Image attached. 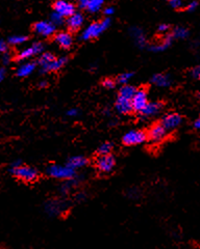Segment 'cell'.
<instances>
[{
    "mask_svg": "<svg viewBox=\"0 0 200 249\" xmlns=\"http://www.w3.org/2000/svg\"><path fill=\"white\" fill-rule=\"evenodd\" d=\"M112 24V21L110 18H105L99 22H94V23L90 24L87 28L83 31L81 39L83 41H89L92 39L98 38L100 34H102L106 29H108Z\"/></svg>",
    "mask_w": 200,
    "mask_h": 249,
    "instance_id": "obj_1",
    "label": "cell"
},
{
    "mask_svg": "<svg viewBox=\"0 0 200 249\" xmlns=\"http://www.w3.org/2000/svg\"><path fill=\"white\" fill-rule=\"evenodd\" d=\"M47 172L50 177L61 180H71L75 175V170L69 165H51L48 167Z\"/></svg>",
    "mask_w": 200,
    "mask_h": 249,
    "instance_id": "obj_2",
    "label": "cell"
},
{
    "mask_svg": "<svg viewBox=\"0 0 200 249\" xmlns=\"http://www.w3.org/2000/svg\"><path fill=\"white\" fill-rule=\"evenodd\" d=\"M11 171L15 177L25 182H33L38 178V171L30 166L19 165L16 167H11Z\"/></svg>",
    "mask_w": 200,
    "mask_h": 249,
    "instance_id": "obj_3",
    "label": "cell"
},
{
    "mask_svg": "<svg viewBox=\"0 0 200 249\" xmlns=\"http://www.w3.org/2000/svg\"><path fill=\"white\" fill-rule=\"evenodd\" d=\"M43 51H44V45H43L41 42L33 43V45L28 46L20 51L17 55V61L30 60V58H32L35 55H39L40 53L43 52Z\"/></svg>",
    "mask_w": 200,
    "mask_h": 249,
    "instance_id": "obj_4",
    "label": "cell"
},
{
    "mask_svg": "<svg viewBox=\"0 0 200 249\" xmlns=\"http://www.w3.org/2000/svg\"><path fill=\"white\" fill-rule=\"evenodd\" d=\"M53 11L60 14L64 18H68L76 12L75 5L66 0H56L53 3Z\"/></svg>",
    "mask_w": 200,
    "mask_h": 249,
    "instance_id": "obj_5",
    "label": "cell"
},
{
    "mask_svg": "<svg viewBox=\"0 0 200 249\" xmlns=\"http://www.w3.org/2000/svg\"><path fill=\"white\" fill-rule=\"evenodd\" d=\"M56 26L50 21H39L33 25V31L34 32L44 36V38H48V36H51L55 32Z\"/></svg>",
    "mask_w": 200,
    "mask_h": 249,
    "instance_id": "obj_6",
    "label": "cell"
},
{
    "mask_svg": "<svg viewBox=\"0 0 200 249\" xmlns=\"http://www.w3.org/2000/svg\"><path fill=\"white\" fill-rule=\"evenodd\" d=\"M148 103V97H147V92L144 89L135 90V93L132 99V105H133V110L140 112L143 108L146 106Z\"/></svg>",
    "mask_w": 200,
    "mask_h": 249,
    "instance_id": "obj_7",
    "label": "cell"
},
{
    "mask_svg": "<svg viewBox=\"0 0 200 249\" xmlns=\"http://www.w3.org/2000/svg\"><path fill=\"white\" fill-rule=\"evenodd\" d=\"M146 134L144 132L139 130H133L127 132V133L123 136V143L126 145H135L141 144L146 140Z\"/></svg>",
    "mask_w": 200,
    "mask_h": 249,
    "instance_id": "obj_8",
    "label": "cell"
},
{
    "mask_svg": "<svg viewBox=\"0 0 200 249\" xmlns=\"http://www.w3.org/2000/svg\"><path fill=\"white\" fill-rule=\"evenodd\" d=\"M96 165L99 171L108 173L111 172L113 168L115 167V159L110 154H108V155H101L97 159Z\"/></svg>",
    "mask_w": 200,
    "mask_h": 249,
    "instance_id": "obj_9",
    "label": "cell"
},
{
    "mask_svg": "<svg viewBox=\"0 0 200 249\" xmlns=\"http://www.w3.org/2000/svg\"><path fill=\"white\" fill-rule=\"evenodd\" d=\"M182 122H183L182 116L178 113L172 112V113H168L164 116L161 124L167 131H170V130H174L177 127H180Z\"/></svg>",
    "mask_w": 200,
    "mask_h": 249,
    "instance_id": "obj_10",
    "label": "cell"
},
{
    "mask_svg": "<svg viewBox=\"0 0 200 249\" xmlns=\"http://www.w3.org/2000/svg\"><path fill=\"white\" fill-rule=\"evenodd\" d=\"M167 135V130L163 127L162 124H156L149 129L147 137L152 142H161Z\"/></svg>",
    "mask_w": 200,
    "mask_h": 249,
    "instance_id": "obj_11",
    "label": "cell"
},
{
    "mask_svg": "<svg viewBox=\"0 0 200 249\" xmlns=\"http://www.w3.org/2000/svg\"><path fill=\"white\" fill-rule=\"evenodd\" d=\"M81 9H83L91 14H95L101 10L104 0H77Z\"/></svg>",
    "mask_w": 200,
    "mask_h": 249,
    "instance_id": "obj_12",
    "label": "cell"
},
{
    "mask_svg": "<svg viewBox=\"0 0 200 249\" xmlns=\"http://www.w3.org/2000/svg\"><path fill=\"white\" fill-rule=\"evenodd\" d=\"M162 108H163V105L160 103V102H150V103L148 102L146 106L140 111V114L144 119H149L151 118V116L159 114L162 110Z\"/></svg>",
    "mask_w": 200,
    "mask_h": 249,
    "instance_id": "obj_13",
    "label": "cell"
},
{
    "mask_svg": "<svg viewBox=\"0 0 200 249\" xmlns=\"http://www.w3.org/2000/svg\"><path fill=\"white\" fill-rule=\"evenodd\" d=\"M54 40L56 44H58V45L63 49H69L73 44L72 34L67 31H62L56 33Z\"/></svg>",
    "mask_w": 200,
    "mask_h": 249,
    "instance_id": "obj_14",
    "label": "cell"
},
{
    "mask_svg": "<svg viewBox=\"0 0 200 249\" xmlns=\"http://www.w3.org/2000/svg\"><path fill=\"white\" fill-rule=\"evenodd\" d=\"M116 109L119 113H122V114L130 113L133 110L132 99L118 94V98L116 101Z\"/></svg>",
    "mask_w": 200,
    "mask_h": 249,
    "instance_id": "obj_15",
    "label": "cell"
},
{
    "mask_svg": "<svg viewBox=\"0 0 200 249\" xmlns=\"http://www.w3.org/2000/svg\"><path fill=\"white\" fill-rule=\"evenodd\" d=\"M83 16L81 13H74L67 18V25L71 31H77L83 24Z\"/></svg>",
    "mask_w": 200,
    "mask_h": 249,
    "instance_id": "obj_16",
    "label": "cell"
},
{
    "mask_svg": "<svg viewBox=\"0 0 200 249\" xmlns=\"http://www.w3.org/2000/svg\"><path fill=\"white\" fill-rule=\"evenodd\" d=\"M130 34L132 38L133 39L134 43L137 44V45L140 47V48H144L146 46V36H145V33L144 31H143V29L140 28V27H132L130 29Z\"/></svg>",
    "mask_w": 200,
    "mask_h": 249,
    "instance_id": "obj_17",
    "label": "cell"
},
{
    "mask_svg": "<svg viewBox=\"0 0 200 249\" xmlns=\"http://www.w3.org/2000/svg\"><path fill=\"white\" fill-rule=\"evenodd\" d=\"M55 60V56L50 53V52H45L42 53V55L39 57L38 64L40 67V70L42 73H48L49 65L51 64V62Z\"/></svg>",
    "mask_w": 200,
    "mask_h": 249,
    "instance_id": "obj_18",
    "label": "cell"
},
{
    "mask_svg": "<svg viewBox=\"0 0 200 249\" xmlns=\"http://www.w3.org/2000/svg\"><path fill=\"white\" fill-rule=\"evenodd\" d=\"M172 41H173L172 35L168 34L161 42L156 43V44H153V45L150 46L149 49L151 50L152 52H162V51L167 50L171 46V44H172Z\"/></svg>",
    "mask_w": 200,
    "mask_h": 249,
    "instance_id": "obj_19",
    "label": "cell"
},
{
    "mask_svg": "<svg viewBox=\"0 0 200 249\" xmlns=\"http://www.w3.org/2000/svg\"><path fill=\"white\" fill-rule=\"evenodd\" d=\"M35 69V63L32 62H26L24 63H22L21 65H19L16 73L17 76L19 77H27L30 76L31 74H33V72Z\"/></svg>",
    "mask_w": 200,
    "mask_h": 249,
    "instance_id": "obj_20",
    "label": "cell"
},
{
    "mask_svg": "<svg viewBox=\"0 0 200 249\" xmlns=\"http://www.w3.org/2000/svg\"><path fill=\"white\" fill-rule=\"evenodd\" d=\"M151 82L159 87H168L171 85V78L166 74H155L151 78Z\"/></svg>",
    "mask_w": 200,
    "mask_h": 249,
    "instance_id": "obj_21",
    "label": "cell"
},
{
    "mask_svg": "<svg viewBox=\"0 0 200 249\" xmlns=\"http://www.w3.org/2000/svg\"><path fill=\"white\" fill-rule=\"evenodd\" d=\"M87 163H88L87 158H84L83 156H74L69 159L67 165H69L71 168H73V170H77V168H81V167H83L84 165H87Z\"/></svg>",
    "mask_w": 200,
    "mask_h": 249,
    "instance_id": "obj_22",
    "label": "cell"
},
{
    "mask_svg": "<svg viewBox=\"0 0 200 249\" xmlns=\"http://www.w3.org/2000/svg\"><path fill=\"white\" fill-rule=\"evenodd\" d=\"M171 35H172L173 39H177V40H183V39H187L189 36V31L185 27H175L173 29L172 33H171Z\"/></svg>",
    "mask_w": 200,
    "mask_h": 249,
    "instance_id": "obj_23",
    "label": "cell"
},
{
    "mask_svg": "<svg viewBox=\"0 0 200 249\" xmlns=\"http://www.w3.org/2000/svg\"><path fill=\"white\" fill-rule=\"evenodd\" d=\"M28 40V38L26 35H22V34H16V35H12L8 40V44L12 46H19L22 45L26 41Z\"/></svg>",
    "mask_w": 200,
    "mask_h": 249,
    "instance_id": "obj_24",
    "label": "cell"
},
{
    "mask_svg": "<svg viewBox=\"0 0 200 249\" xmlns=\"http://www.w3.org/2000/svg\"><path fill=\"white\" fill-rule=\"evenodd\" d=\"M64 21H65V18H64L63 16H61L60 14H58V13L54 12V11H53V13L51 15H50V22H52V23L55 26L62 25L64 23Z\"/></svg>",
    "mask_w": 200,
    "mask_h": 249,
    "instance_id": "obj_25",
    "label": "cell"
},
{
    "mask_svg": "<svg viewBox=\"0 0 200 249\" xmlns=\"http://www.w3.org/2000/svg\"><path fill=\"white\" fill-rule=\"evenodd\" d=\"M60 209H61V207L59 206V204H56L54 202L47 203V206H46V211L48 212L50 215L59 214L60 213Z\"/></svg>",
    "mask_w": 200,
    "mask_h": 249,
    "instance_id": "obj_26",
    "label": "cell"
},
{
    "mask_svg": "<svg viewBox=\"0 0 200 249\" xmlns=\"http://www.w3.org/2000/svg\"><path fill=\"white\" fill-rule=\"evenodd\" d=\"M133 73H132V72L122 73V74L119 75L118 81L121 84H127L128 82H130V80L133 78Z\"/></svg>",
    "mask_w": 200,
    "mask_h": 249,
    "instance_id": "obj_27",
    "label": "cell"
},
{
    "mask_svg": "<svg viewBox=\"0 0 200 249\" xmlns=\"http://www.w3.org/2000/svg\"><path fill=\"white\" fill-rule=\"evenodd\" d=\"M112 149H113L112 143H110V142H104V143H102L101 145L99 146L98 153L100 154V155H108V154L111 153Z\"/></svg>",
    "mask_w": 200,
    "mask_h": 249,
    "instance_id": "obj_28",
    "label": "cell"
},
{
    "mask_svg": "<svg viewBox=\"0 0 200 249\" xmlns=\"http://www.w3.org/2000/svg\"><path fill=\"white\" fill-rule=\"evenodd\" d=\"M168 2L170 4V6L175 10L182 9L183 5V0H168Z\"/></svg>",
    "mask_w": 200,
    "mask_h": 249,
    "instance_id": "obj_29",
    "label": "cell"
},
{
    "mask_svg": "<svg viewBox=\"0 0 200 249\" xmlns=\"http://www.w3.org/2000/svg\"><path fill=\"white\" fill-rule=\"evenodd\" d=\"M102 85L105 87V89L111 90V89H114V87H115L116 82L114 81V80L108 78V79H104V80H103V81H102Z\"/></svg>",
    "mask_w": 200,
    "mask_h": 249,
    "instance_id": "obj_30",
    "label": "cell"
},
{
    "mask_svg": "<svg viewBox=\"0 0 200 249\" xmlns=\"http://www.w3.org/2000/svg\"><path fill=\"white\" fill-rule=\"evenodd\" d=\"M198 7V1L197 0H192V1H190L187 6H185V9H187L188 12H194L196 9Z\"/></svg>",
    "mask_w": 200,
    "mask_h": 249,
    "instance_id": "obj_31",
    "label": "cell"
},
{
    "mask_svg": "<svg viewBox=\"0 0 200 249\" xmlns=\"http://www.w3.org/2000/svg\"><path fill=\"white\" fill-rule=\"evenodd\" d=\"M191 75L194 79H200V65H197V67L193 68L191 71Z\"/></svg>",
    "mask_w": 200,
    "mask_h": 249,
    "instance_id": "obj_32",
    "label": "cell"
},
{
    "mask_svg": "<svg viewBox=\"0 0 200 249\" xmlns=\"http://www.w3.org/2000/svg\"><path fill=\"white\" fill-rule=\"evenodd\" d=\"M5 52H8V43L0 39V53L3 54Z\"/></svg>",
    "mask_w": 200,
    "mask_h": 249,
    "instance_id": "obj_33",
    "label": "cell"
},
{
    "mask_svg": "<svg viewBox=\"0 0 200 249\" xmlns=\"http://www.w3.org/2000/svg\"><path fill=\"white\" fill-rule=\"evenodd\" d=\"M103 13H104L105 16L111 17L112 15H113L114 13H115V10H114V7H113V6H108V7H105L104 11H103Z\"/></svg>",
    "mask_w": 200,
    "mask_h": 249,
    "instance_id": "obj_34",
    "label": "cell"
},
{
    "mask_svg": "<svg viewBox=\"0 0 200 249\" xmlns=\"http://www.w3.org/2000/svg\"><path fill=\"white\" fill-rule=\"evenodd\" d=\"M169 28H170V26L168 24H161L159 26V31L162 33H165L169 31Z\"/></svg>",
    "mask_w": 200,
    "mask_h": 249,
    "instance_id": "obj_35",
    "label": "cell"
},
{
    "mask_svg": "<svg viewBox=\"0 0 200 249\" xmlns=\"http://www.w3.org/2000/svg\"><path fill=\"white\" fill-rule=\"evenodd\" d=\"M67 115H68V116H71V118H74V116L78 115V110H77L76 108L69 109V111L67 112Z\"/></svg>",
    "mask_w": 200,
    "mask_h": 249,
    "instance_id": "obj_36",
    "label": "cell"
},
{
    "mask_svg": "<svg viewBox=\"0 0 200 249\" xmlns=\"http://www.w3.org/2000/svg\"><path fill=\"white\" fill-rule=\"evenodd\" d=\"M2 62H3V63H5V64H8L10 62H11V56H10V54L8 53V52H5V53H3V57H2Z\"/></svg>",
    "mask_w": 200,
    "mask_h": 249,
    "instance_id": "obj_37",
    "label": "cell"
},
{
    "mask_svg": "<svg viewBox=\"0 0 200 249\" xmlns=\"http://www.w3.org/2000/svg\"><path fill=\"white\" fill-rule=\"evenodd\" d=\"M5 77V71L4 69H0V82L2 81V80L4 79Z\"/></svg>",
    "mask_w": 200,
    "mask_h": 249,
    "instance_id": "obj_38",
    "label": "cell"
},
{
    "mask_svg": "<svg viewBox=\"0 0 200 249\" xmlns=\"http://www.w3.org/2000/svg\"><path fill=\"white\" fill-rule=\"evenodd\" d=\"M194 127H195L196 129L200 130V118H199L198 120H196V121H195V123H194Z\"/></svg>",
    "mask_w": 200,
    "mask_h": 249,
    "instance_id": "obj_39",
    "label": "cell"
},
{
    "mask_svg": "<svg viewBox=\"0 0 200 249\" xmlns=\"http://www.w3.org/2000/svg\"><path fill=\"white\" fill-rule=\"evenodd\" d=\"M41 86H46V82H41Z\"/></svg>",
    "mask_w": 200,
    "mask_h": 249,
    "instance_id": "obj_40",
    "label": "cell"
},
{
    "mask_svg": "<svg viewBox=\"0 0 200 249\" xmlns=\"http://www.w3.org/2000/svg\"><path fill=\"white\" fill-rule=\"evenodd\" d=\"M197 97H198V98H199V99H200V92H199V93H198V94H197Z\"/></svg>",
    "mask_w": 200,
    "mask_h": 249,
    "instance_id": "obj_41",
    "label": "cell"
}]
</instances>
